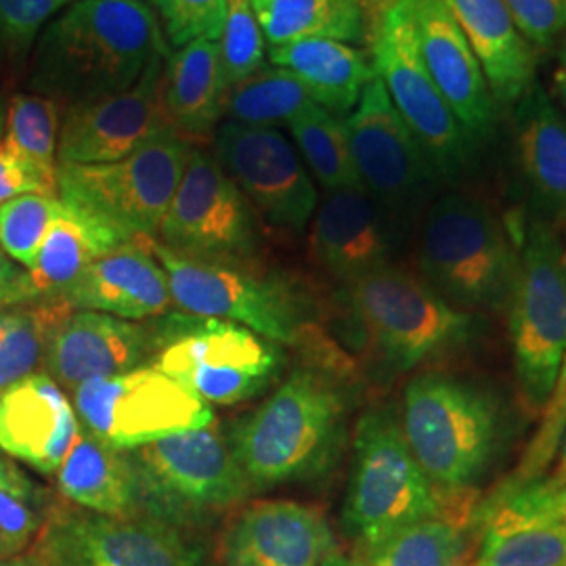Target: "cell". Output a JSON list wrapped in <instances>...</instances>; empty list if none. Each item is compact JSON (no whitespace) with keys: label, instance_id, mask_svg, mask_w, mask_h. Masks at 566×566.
<instances>
[{"label":"cell","instance_id":"obj_1","mask_svg":"<svg viewBox=\"0 0 566 566\" xmlns=\"http://www.w3.org/2000/svg\"><path fill=\"white\" fill-rule=\"evenodd\" d=\"M168 51L147 0H74L36 42L30 86L63 107L97 102L130 88Z\"/></svg>","mask_w":566,"mask_h":566},{"label":"cell","instance_id":"obj_2","mask_svg":"<svg viewBox=\"0 0 566 566\" xmlns=\"http://www.w3.org/2000/svg\"><path fill=\"white\" fill-rule=\"evenodd\" d=\"M346 399L325 371L294 369L227 439L252 491L325 474L343 449Z\"/></svg>","mask_w":566,"mask_h":566},{"label":"cell","instance_id":"obj_3","mask_svg":"<svg viewBox=\"0 0 566 566\" xmlns=\"http://www.w3.org/2000/svg\"><path fill=\"white\" fill-rule=\"evenodd\" d=\"M516 264L518 245L483 200L449 191L426 208L418 243L420 277L455 308L472 315L502 308Z\"/></svg>","mask_w":566,"mask_h":566},{"label":"cell","instance_id":"obj_4","mask_svg":"<svg viewBox=\"0 0 566 566\" xmlns=\"http://www.w3.org/2000/svg\"><path fill=\"white\" fill-rule=\"evenodd\" d=\"M405 441L426 476L451 497H468L495 460L502 439L497 401L446 374H420L405 386Z\"/></svg>","mask_w":566,"mask_h":566},{"label":"cell","instance_id":"obj_5","mask_svg":"<svg viewBox=\"0 0 566 566\" xmlns=\"http://www.w3.org/2000/svg\"><path fill=\"white\" fill-rule=\"evenodd\" d=\"M468 504L449 506L424 474L405 441L399 418L390 409H369L353 439V464L346 486L343 521L355 542L369 554L401 528Z\"/></svg>","mask_w":566,"mask_h":566},{"label":"cell","instance_id":"obj_6","mask_svg":"<svg viewBox=\"0 0 566 566\" xmlns=\"http://www.w3.org/2000/svg\"><path fill=\"white\" fill-rule=\"evenodd\" d=\"M514 371L531 409H544L566 355V250L554 224L528 217L507 298Z\"/></svg>","mask_w":566,"mask_h":566},{"label":"cell","instance_id":"obj_7","mask_svg":"<svg viewBox=\"0 0 566 566\" xmlns=\"http://www.w3.org/2000/svg\"><path fill=\"white\" fill-rule=\"evenodd\" d=\"M154 325L158 350L149 365L206 405L250 401L280 378L285 365L280 344L243 325L182 311L158 317Z\"/></svg>","mask_w":566,"mask_h":566},{"label":"cell","instance_id":"obj_8","mask_svg":"<svg viewBox=\"0 0 566 566\" xmlns=\"http://www.w3.org/2000/svg\"><path fill=\"white\" fill-rule=\"evenodd\" d=\"M126 453L143 514L170 525L203 523L252 493L217 424L177 432Z\"/></svg>","mask_w":566,"mask_h":566},{"label":"cell","instance_id":"obj_9","mask_svg":"<svg viewBox=\"0 0 566 566\" xmlns=\"http://www.w3.org/2000/svg\"><path fill=\"white\" fill-rule=\"evenodd\" d=\"M369 348L392 371H409L464 344L476 317L447 303L420 273L399 264L346 283Z\"/></svg>","mask_w":566,"mask_h":566},{"label":"cell","instance_id":"obj_10","mask_svg":"<svg viewBox=\"0 0 566 566\" xmlns=\"http://www.w3.org/2000/svg\"><path fill=\"white\" fill-rule=\"evenodd\" d=\"M193 145L177 130L105 164H60L57 196L112 224L126 240L158 238Z\"/></svg>","mask_w":566,"mask_h":566},{"label":"cell","instance_id":"obj_11","mask_svg":"<svg viewBox=\"0 0 566 566\" xmlns=\"http://www.w3.org/2000/svg\"><path fill=\"white\" fill-rule=\"evenodd\" d=\"M149 248L163 264L175 308L182 313L243 325L280 346L303 343L308 332L298 292L282 277L254 264L214 263L182 256L158 240Z\"/></svg>","mask_w":566,"mask_h":566},{"label":"cell","instance_id":"obj_12","mask_svg":"<svg viewBox=\"0 0 566 566\" xmlns=\"http://www.w3.org/2000/svg\"><path fill=\"white\" fill-rule=\"evenodd\" d=\"M350 158L365 193L405 235L443 185L376 76L344 120Z\"/></svg>","mask_w":566,"mask_h":566},{"label":"cell","instance_id":"obj_13","mask_svg":"<svg viewBox=\"0 0 566 566\" xmlns=\"http://www.w3.org/2000/svg\"><path fill=\"white\" fill-rule=\"evenodd\" d=\"M367 44L376 76L424 147L441 182L462 179L472 166L476 147L424 67L405 0H397L371 23Z\"/></svg>","mask_w":566,"mask_h":566},{"label":"cell","instance_id":"obj_14","mask_svg":"<svg viewBox=\"0 0 566 566\" xmlns=\"http://www.w3.org/2000/svg\"><path fill=\"white\" fill-rule=\"evenodd\" d=\"M72 397L82 428L120 451L214 424L210 405L154 365L84 382Z\"/></svg>","mask_w":566,"mask_h":566},{"label":"cell","instance_id":"obj_15","mask_svg":"<svg viewBox=\"0 0 566 566\" xmlns=\"http://www.w3.org/2000/svg\"><path fill=\"white\" fill-rule=\"evenodd\" d=\"M156 240L182 256L214 263L254 264L261 252L256 212L200 147L191 149Z\"/></svg>","mask_w":566,"mask_h":566},{"label":"cell","instance_id":"obj_16","mask_svg":"<svg viewBox=\"0 0 566 566\" xmlns=\"http://www.w3.org/2000/svg\"><path fill=\"white\" fill-rule=\"evenodd\" d=\"M212 142V156L256 217L287 235L303 233L315 217L319 196L303 158L280 128L224 120Z\"/></svg>","mask_w":566,"mask_h":566},{"label":"cell","instance_id":"obj_17","mask_svg":"<svg viewBox=\"0 0 566 566\" xmlns=\"http://www.w3.org/2000/svg\"><path fill=\"white\" fill-rule=\"evenodd\" d=\"M36 544L63 566H208L202 547L160 518L53 507Z\"/></svg>","mask_w":566,"mask_h":566},{"label":"cell","instance_id":"obj_18","mask_svg":"<svg viewBox=\"0 0 566 566\" xmlns=\"http://www.w3.org/2000/svg\"><path fill=\"white\" fill-rule=\"evenodd\" d=\"M168 53L149 61L142 78L130 88L97 102L70 105L61 120L57 163H116L175 130L164 103V70Z\"/></svg>","mask_w":566,"mask_h":566},{"label":"cell","instance_id":"obj_19","mask_svg":"<svg viewBox=\"0 0 566 566\" xmlns=\"http://www.w3.org/2000/svg\"><path fill=\"white\" fill-rule=\"evenodd\" d=\"M158 350L154 319L128 322L97 311L67 313L49 336L44 371L65 390L151 364Z\"/></svg>","mask_w":566,"mask_h":566},{"label":"cell","instance_id":"obj_20","mask_svg":"<svg viewBox=\"0 0 566 566\" xmlns=\"http://www.w3.org/2000/svg\"><path fill=\"white\" fill-rule=\"evenodd\" d=\"M420 57L474 147L495 130V102L483 67L446 0H405Z\"/></svg>","mask_w":566,"mask_h":566},{"label":"cell","instance_id":"obj_21","mask_svg":"<svg viewBox=\"0 0 566 566\" xmlns=\"http://www.w3.org/2000/svg\"><path fill=\"white\" fill-rule=\"evenodd\" d=\"M336 549L322 510L294 500L243 507L221 539L223 566H319Z\"/></svg>","mask_w":566,"mask_h":566},{"label":"cell","instance_id":"obj_22","mask_svg":"<svg viewBox=\"0 0 566 566\" xmlns=\"http://www.w3.org/2000/svg\"><path fill=\"white\" fill-rule=\"evenodd\" d=\"M403 235L364 189L325 191L311 227V254L325 273L350 283L386 264Z\"/></svg>","mask_w":566,"mask_h":566},{"label":"cell","instance_id":"obj_23","mask_svg":"<svg viewBox=\"0 0 566 566\" xmlns=\"http://www.w3.org/2000/svg\"><path fill=\"white\" fill-rule=\"evenodd\" d=\"M81 430L67 395L36 371L0 395V451L44 476L57 474Z\"/></svg>","mask_w":566,"mask_h":566},{"label":"cell","instance_id":"obj_24","mask_svg":"<svg viewBox=\"0 0 566 566\" xmlns=\"http://www.w3.org/2000/svg\"><path fill=\"white\" fill-rule=\"evenodd\" d=\"M135 238L103 254L63 296L72 311H97L128 322L158 319L175 311L168 277L149 248Z\"/></svg>","mask_w":566,"mask_h":566},{"label":"cell","instance_id":"obj_25","mask_svg":"<svg viewBox=\"0 0 566 566\" xmlns=\"http://www.w3.org/2000/svg\"><path fill=\"white\" fill-rule=\"evenodd\" d=\"M516 158L531 217L566 221V118L539 84L516 105Z\"/></svg>","mask_w":566,"mask_h":566},{"label":"cell","instance_id":"obj_26","mask_svg":"<svg viewBox=\"0 0 566 566\" xmlns=\"http://www.w3.org/2000/svg\"><path fill=\"white\" fill-rule=\"evenodd\" d=\"M483 67L495 105L516 107L535 84V53L504 0H446Z\"/></svg>","mask_w":566,"mask_h":566},{"label":"cell","instance_id":"obj_27","mask_svg":"<svg viewBox=\"0 0 566 566\" xmlns=\"http://www.w3.org/2000/svg\"><path fill=\"white\" fill-rule=\"evenodd\" d=\"M224 82L219 41L200 39L170 53L164 103L175 130L193 147L208 143L223 118Z\"/></svg>","mask_w":566,"mask_h":566},{"label":"cell","instance_id":"obj_28","mask_svg":"<svg viewBox=\"0 0 566 566\" xmlns=\"http://www.w3.org/2000/svg\"><path fill=\"white\" fill-rule=\"evenodd\" d=\"M271 65L303 82L315 105L334 116H348L361 99L367 82L376 78L369 53L346 42L308 39L269 46Z\"/></svg>","mask_w":566,"mask_h":566},{"label":"cell","instance_id":"obj_29","mask_svg":"<svg viewBox=\"0 0 566 566\" xmlns=\"http://www.w3.org/2000/svg\"><path fill=\"white\" fill-rule=\"evenodd\" d=\"M130 242L112 224L78 206L61 202L34 266L28 271L34 301H63L82 273L122 243Z\"/></svg>","mask_w":566,"mask_h":566},{"label":"cell","instance_id":"obj_30","mask_svg":"<svg viewBox=\"0 0 566 566\" xmlns=\"http://www.w3.org/2000/svg\"><path fill=\"white\" fill-rule=\"evenodd\" d=\"M57 491L70 504L102 516L143 514L128 453L107 446L82 426L57 470Z\"/></svg>","mask_w":566,"mask_h":566},{"label":"cell","instance_id":"obj_31","mask_svg":"<svg viewBox=\"0 0 566 566\" xmlns=\"http://www.w3.org/2000/svg\"><path fill=\"white\" fill-rule=\"evenodd\" d=\"M256 20L269 46L308 39L369 41V23L355 0H269Z\"/></svg>","mask_w":566,"mask_h":566},{"label":"cell","instance_id":"obj_32","mask_svg":"<svg viewBox=\"0 0 566 566\" xmlns=\"http://www.w3.org/2000/svg\"><path fill=\"white\" fill-rule=\"evenodd\" d=\"M472 566H566V523L531 521L491 506Z\"/></svg>","mask_w":566,"mask_h":566},{"label":"cell","instance_id":"obj_33","mask_svg":"<svg viewBox=\"0 0 566 566\" xmlns=\"http://www.w3.org/2000/svg\"><path fill=\"white\" fill-rule=\"evenodd\" d=\"M468 510L405 526L367 554V566H472Z\"/></svg>","mask_w":566,"mask_h":566},{"label":"cell","instance_id":"obj_34","mask_svg":"<svg viewBox=\"0 0 566 566\" xmlns=\"http://www.w3.org/2000/svg\"><path fill=\"white\" fill-rule=\"evenodd\" d=\"M313 105L303 82L277 65H263L245 81L227 88L223 118L245 126H287Z\"/></svg>","mask_w":566,"mask_h":566},{"label":"cell","instance_id":"obj_35","mask_svg":"<svg viewBox=\"0 0 566 566\" xmlns=\"http://www.w3.org/2000/svg\"><path fill=\"white\" fill-rule=\"evenodd\" d=\"M72 313L63 301L0 308V395L39 371L51 332Z\"/></svg>","mask_w":566,"mask_h":566},{"label":"cell","instance_id":"obj_36","mask_svg":"<svg viewBox=\"0 0 566 566\" xmlns=\"http://www.w3.org/2000/svg\"><path fill=\"white\" fill-rule=\"evenodd\" d=\"M287 130L303 156L304 166L325 191L364 189L350 158L340 116L313 103L287 124Z\"/></svg>","mask_w":566,"mask_h":566},{"label":"cell","instance_id":"obj_37","mask_svg":"<svg viewBox=\"0 0 566 566\" xmlns=\"http://www.w3.org/2000/svg\"><path fill=\"white\" fill-rule=\"evenodd\" d=\"M65 107L41 93H15L7 105L4 145L57 179L61 114Z\"/></svg>","mask_w":566,"mask_h":566},{"label":"cell","instance_id":"obj_38","mask_svg":"<svg viewBox=\"0 0 566 566\" xmlns=\"http://www.w3.org/2000/svg\"><path fill=\"white\" fill-rule=\"evenodd\" d=\"M60 208V196L53 193H23L0 203V248L30 271Z\"/></svg>","mask_w":566,"mask_h":566},{"label":"cell","instance_id":"obj_39","mask_svg":"<svg viewBox=\"0 0 566 566\" xmlns=\"http://www.w3.org/2000/svg\"><path fill=\"white\" fill-rule=\"evenodd\" d=\"M219 46L224 91L263 67V30L250 0H227Z\"/></svg>","mask_w":566,"mask_h":566},{"label":"cell","instance_id":"obj_40","mask_svg":"<svg viewBox=\"0 0 566 566\" xmlns=\"http://www.w3.org/2000/svg\"><path fill=\"white\" fill-rule=\"evenodd\" d=\"M72 2L0 0V63L9 70H21L41 39L42 25Z\"/></svg>","mask_w":566,"mask_h":566},{"label":"cell","instance_id":"obj_41","mask_svg":"<svg viewBox=\"0 0 566 566\" xmlns=\"http://www.w3.org/2000/svg\"><path fill=\"white\" fill-rule=\"evenodd\" d=\"M149 4L163 23L170 49H181L200 39H221L227 0H149Z\"/></svg>","mask_w":566,"mask_h":566},{"label":"cell","instance_id":"obj_42","mask_svg":"<svg viewBox=\"0 0 566 566\" xmlns=\"http://www.w3.org/2000/svg\"><path fill=\"white\" fill-rule=\"evenodd\" d=\"M512 20L533 46H549L566 32V0H504Z\"/></svg>","mask_w":566,"mask_h":566},{"label":"cell","instance_id":"obj_43","mask_svg":"<svg viewBox=\"0 0 566 566\" xmlns=\"http://www.w3.org/2000/svg\"><path fill=\"white\" fill-rule=\"evenodd\" d=\"M39 506L0 489V558L20 556L41 535Z\"/></svg>","mask_w":566,"mask_h":566},{"label":"cell","instance_id":"obj_44","mask_svg":"<svg viewBox=\"0 0 566 566\" xmlns=\"http://www.w3.org/2000/svg\"><path fill=\"white\" fill-rule=\"evenodd\" d=\"M495 506L521 518L566 523V481L556 479V481L516 489Z\"/></svg>","mask_w":566,"mask_h":566},{"label":"cell","instance_id":"obj_45","mask_svg":"<svg viewBox=\"0 0 566 566\" xmlns=\"http://www.w3.org/2000/svg\"><path fill=\"white\" fill-rule=\"evenodd\" d=\"M23 193L57 196V179L15 156L4 143H0V203Z\"/></svg>","mask_w":566,"mask_h":566},{"label":"cell","instance_id":"obj_46","mask_svg":"<svg viewBox=\"0 0 566 566\" xmlns=\"http://www.w3.org/2000/svg\"><path fill=\"white\" fill-rule=\"evenodd\" d=\"M36 303L28 271L0 248V308Z\"/></svg>","mask_w":566,"mask_h":566},{"label":"cell","instance_id":"obj_47","mask_svg":"<svg viewBox=\"0 0 566 566\" xmlns=\"http://www.w3.org/2000/svg\"><path fill=\"white\" fill-rule=\"evenodd\" d=\"M0 489L18 495L34 506L41 504V491L34 485V481L23 474L20 465L15 464L7 453L0 451Z\"/></svg>","mask_w":566,"mask_h":566},{"label":"cell","instance_id":"obj_48","mask_svg":"<svg viewBox=\"0 0 566 566\" xmlns=\"http://www.w3.org/2000/svg\"><path fill=\"white\" fill-rule=\"evenodd\" d=\"M554 91H556V97H558V102L566 112V39L563 46H560L556 70H554Z\"/></svg>","mask_w":566,"mask_h":566},{"label":"cell","instance_id":"obj_49","mask_svg":"<svg viewBox=\"0 0 566 566\" xmlns=\"http://www.w3.org/2000/svg\"><path fill=\"white\" fill-rule=\"evenodd\" d=\"M355 2L364 9L365 20H367L369 28H371V23L378 20L386 9L392 7L397 0H355Z\"/></svg>","mask_w":566,"mask_h":566},{"label":"cell","instance_id":"obj_50","mask_svg":"<svg viewBox=\"0 0 566 566\" xmlns=\"http://www.w3.org/2000/svg\"><path fill=\"white\" fill-rule=\"evenodd\" d=\"M319 566H365L359 558H353V556H346L343 552H338V547L325 556L324 563Z\"/></svg>","mask_w":566,"mask_h":566},{"label":"cell","instance_id":"obj_51","mask_svg":"<svg viewBox=\"0 0 566 566\" xmlns=\"http://www.w3.org/2000/svg\"><path fill=\"white\" fill-rule=\"evenodd\" d=\"M32 554H34V558H36V566H63L53 554H49V552H46L44 547L39 546V544L34 546Z\"/></svg>","mask_w":566,"mask_h":566},{"label":"cell","instance_id":"obj_52","mask_svg":"<svg viewBox=\"0 0 566 566\" xmlns=\"http://www.w3.org/2000/svg\"><path fill=\"white\" fill-rule=\"evenodd\" d=\"M0 566H36L34 554H25V556H11V558H0Z\"/></svg>","mask_w":566,"mask_h":566},{"label":"cell","instance_id":"obj_53","mask_svg":"<svg viewBox=\"0 0 566 566\" xmlns=\"http://www.w3.org/2000/svg\"><path fill=\"white\" fill-rule=\"evenodd\" d=\"M266 2H269V0H250V4H252V9H254V13H259Z\"/></svg>","mask_w":566,"mask_h":566},{"label":"cell","instance_id":"obj_54","mask_svg":"<svg viewBox=\"0 0 566 566\" xmlns=\"http://www.w3.org/2000/svg\"><path fill=\"white\" fill-rule=\"evenodd\" d=\"M560 468H563V474H566V439L565 447H563V460H560Z\"/></svg>","mask_w":566,"mask_h":566},{"label":"cell","instance_id":"obj_55","mask_svg":"<svg viewBox=\"0 0 566 566\" xmlns=\"http://www.w3.org/2000/svg\"><path fill=\"white\" fill-rule=\"evenodd\" d=\"M4 133V120H2V112H0V135Z\"/></svg>","mask_w":566,"mask_h":566}]
</instances>
